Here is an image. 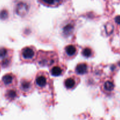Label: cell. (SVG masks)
Instances as JSON below:
<instances>
[{"label":"cell","instance_id":"obj_1","mask_svg":"<svg viewBox=\"0 0 120 120\" xmlns=\"http://www.w3.org/2000/svg\"><path fill=\"white\" fill-rule=\"evenodd\" d=\"M21 55L22 58L24 60H30L32 59L35 56V50L32 47L26 46L22 49Z\"/></svg>","mask_w":120,"mask_h":120},{"label":"cell","instance_id":"obj_2","mask_svg":"<svg viewBox=\"0 0 120 120\" xmlns=\"http://www.w3.org/2000/svg\"><path fill=\"white\" fill-rule=\"evenodd\" d=\"M76 71L78 75H83L88 71V65L85 63H79L76 67Z\"/></svg>","mask_w":120,"mask_h":120},{"label":"cell","instance_id":"obj_3","mask_svg":"<svg viewBox=\"0 0 120 120\" xmlns=\"http://www.w3.org/2000/svg\"><path fill=\"white\" fill-rule=\"evenodd\" d=\"M36 83L40 87H43L47 84V78L45 75H39L36 76Z\"/></svg>","mask_w":120,"mask_h":120},{"label":"cell","instance_id":"obj_4","mask_svg":"<svg viewBox=\"0 0 120 120\" xmlns=\"http://www.w3.org/2000/svg\"><path fill=\"white\" fill-rule=\"evenodd\" d=\"M14 76L12 74L8 73L2 77V82L3 84L5 86H10L14 83Z\"/></svg>","mask_w":120,"mask_h":120},{"label":"cell","instance_id":"obj_5","mask_svg":"<svg viewBox=\"0 0 120 120\" xmlns=\"http://www.w3.org/2000/svg\"><path fill=\"white\" fill-rule=\"evenodd\" d=\"M65 52L67 55L70 57L75 56L77 52L76 47L73 45H69L65 48Z\"/></svg>","mask_w":120,"mask_h":120},{"label":"cell","instance_id":"obj_6","mask_svg":"<svg viewBox=\"0 0 120 120\" xmlns=\"http://www.w3.org/2000/svg\"><path fill=\"white\" fill-rule=\"evenodd\" d=\"M16 11L19 15H24L28 11V6L26 4L19 3L16 8Z\"/></svg>","mask_w":120,"mask_h":120},{"label":"cell","instance_id":"obj_7","mask_svg":"<svg viewBox=\"0 0 120 120\" xmlns=\"http://www.w3.org/2000/svg\"><path fill=\"white\" fill-rule=\"evenodd\" d=\"M32 87V84L29 81L27 80H22L21 83V90L24 92H27L29 91Z\"/></svg>","mask_w":120,"mask_h":120},{"label":"cell","instance_id":"obj_8","mask_svg":"<svg viewBox=\"0 0 120 120\" xmlns=\"http://www.w3.org/2000/svg\"><path fill=\"white\" fill-rule=\"evenodd\" d=\"M64 86L68 89H73L76 86V81L73 77H69L64 81Z\"/></svg>","mask_w":120,"mask_h":120},{"label":"cell","instance_id":"obj_9","mask_svg":"<svg viewBox=\"0 0 120 120\" xmlns=\"http://www.w3.org/2000/svg\"><path fill=\"white\" fill-rule=\"evenodd\" d=\"M50 73L53 76H61L63 73V69L59 66H55L51 69Z\"/></svg>","mask_w":120,"mask_h":120},{"label":"cell","instance_id":"obj_10","mask_svg":"<svg viewBox=\"0 0 120 120\" xmlns=\"http://www.w3.org/2000/svg\"><path fill=\"white\" fill-rule=\"evenodd\" d=\"M74 25L71 23L66 25L63 28V32L66 35H69L73 32Z\"/></svg>","mask_w":120,"mask_h":120},{"label":"cell","instance_id":"obj_11","mask_svg":"<svg viewBox=\"0 0 120 120\" xmlns=\"http://www.w3.org/2000/svg\"><path fill=\"white\" fill-rule=\"evenodd\" d=\"M82 55L85 57H90L93 55V50L92 49L89 47L84 48L82 50Z\"/></svg>","mask_w":120,"mask_h":120},{"label":"cell","instance_id":"obj_12","mask_svg":"<svg viewBox=\"0 0 120 120\" xmlns=\"http://www.w3.org/2000/svg\"><path fill=\"white\" fill-rule=\"evenodd\" d=\"M8 53H9V51H8V49H6V48H0V59H4L2 61L8 59L5 58L8 55Z\"/></svg>","mask_w":120,"mask_h":120},{"label":"cell","instance_id":"obj_13","mask_svg":"<svg viewBox=\"0 0 120 120\" xmlns=\"http://www.w3.org/2000/svg\"><path fill=\"white\" fill-rule=\"evenodd\" d=\"M17 96L16 91L14 90H8L6 94V97L9 100H14Z\"/></svg>","mask_w":120,"mask_h":120},{"label":"cell","instance_id":"obj_14","mask_svg":"<svg viewBox=\"0 0 120 120\" xmlns=\"http://www.w3.org/2000/svg\"><path fill=\"white\" fill-rule=\"evenodd\" d=\"M104 87L107 91H112L114 89V83L111 81L108 80L104 83Z\"/></svg>","mask_w":120,"mask_h":120},{"label":"cell","instance_id":"obj_15","mask_svg":"<svg viewBox=\"0 0 120 120\" xmlns=\"http://www.w3.org/2000/svg\"><path fill=\"white\" fill-rule=\"evenodd\" d=\"M61 0H42L43 2L49 5H55L59 3Z\"/></svg>","mask_w":120,"mask_h":120},{"label":"cell","instance_id":"obj_16","mask_svg":"<svg viewBox=\"0 0 120 120\" xmlns=\"http://www.w3.org/2000/svg\"><path fill=\"white\" fill-rule=\"evenodd\" d=\"M115 21H116V23L120 25V16H116V18H115Z\"/></svg>","mask_w":120,"mask_h":120}]
</instances>
